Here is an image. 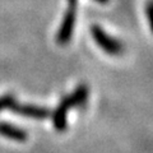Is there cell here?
Listing matches in <instances>:
<instances>
[{
  "label": "cell",
  "instance_id": "cell-8",
  "mask_svg": "<svg viewBox=\"0 0 153 153\" xmlns=\"http://www.w3.org/2000/svg\"><path fill=\"white\" fill-rule=\"evenodd\" d=\"M68 9L69 10H76V0H68Z\"/></svg>",
  "mask_w": 153,
  "mask_h": 153
},
{
  "label": "cell",
  "instance_id": "cell-9",
  "mask_svg": "<svg viewBox=\"0 0 153 153\" xmlns=\"http://www.w3.org/2000/svg\"><path fill=\"white\" fill-rule=\"evenodd\" d=\"M94 1H97V3H100V4H107L108 0H94Z\"/></svg>",
  "mask_w": 153,
  "mask_h": 153
},
{
  "label": "cell",
  "instance_id": "cell-2",
  "mask_svg": "<svg viewBox=\"0 0 153 153\" xmlns=\"http://www.w3.org/2000/svg\"><path fill=\"white\" fill-rule=\"evenodd\" d=\"M10 110L21 116L25 117H31V119H37V120H44L51 116V111L47 107L38 106V105H31V103H19L16 101L13 103Z\"/></svg>",
  "mask_w": 153,
  "mask_h": 153
},
{
  "label": "cell",
  "instance_id": "cell-1",
  "mask_svg": "<svg viewBox=\"0 0 153 153\" xmlns=\"http://www.w3.org/2000/svg\"><path fill=\"white\" fill-rule=\"evenodd\" d=\"M91 33L94 38L96 44H97L101 49L108 55L112 56H119L124 52V44L119 41L117 38L110 36L108 33L105 32L102 27L94 25L91 27Z\"/></svg>",
  "mask_w": 153,
  "mask_h": 153
},
{
  "label": "cell",
  "instance_id": "cell-7",
  "mask_svg": "<svg viewBox=\"0 0 153 153\" xmlns=\"http://www.w3.org/2000/svg\"><path fill=\"white\" fill-rule=\"evenodd\" d=\"M16 101L17 100L14 97V94L12 93H5V94L0 96V112L4 111V110H10V107L13 106V103Z\"/></svg>",
  "mask_w": 153,
  "mask_h": 153
},
{
  "label": "cell",
  "instance_id": "cell-4",
  "mask_svg": "<svg viewBox=\"0 0 153 153\" xmlns=\"http://www.w3.org/2000/svg\"><path fill=\"white\" fill-rule=\"evenodd\" d=\"M70 108H71V105H70L68 94H66L61 98V101L59 102V105L56 106L54 111H51L52 124H54V128L57 131H64L66 129V125H68L66 116H68V111Z\"/></svg>",
  "mask_w": 153,
  "mask_h": 153
},
{
  "label": "cell",
  "instance_id": "cell-5",
  "mask_svg": "<svg viewBox=\"0 0 153 153\" xmlns=\"http://www.w3.org/2000/svg\"><path fill=\"white\" fill-rule=\"evenodd\" d=\"M0 135L16 142H25L28 138V134L25 129L9 124L7 121H0Z\"/></svg>",
  "mask_w": 153,
  "mask_h": 153
},
{
  "label": "cell",
  "instance_id": "cell-6",
  "mask_svg": "<svg viewBox=\"0 0 153 153\" xmlns=\"http://www.w3.org/2000/svg\"><path fill=\"white\" fill-rule=\"evenodd\" d=\"M88 96H89L88 85L87 84H79L78 87L73 91V93L68 94L71 108L84 106L85 102H87V100H88Z\"/></svg>",
  "mask_w": 153,
  "mask_h": 153
},
{
  "label": "cell",
  "instance_id": "cell-3",
  "mask_svg": "<svg viewBox=\"0 0 153 153\" xmlns=\"http://www.w3.org/2000/svg\"><path fill=\"white\" fill-rule=\"evenodd\" d=\"M75 19H76V10H69V9H66L63 22H61L60 28L56 35V42L59 45L65 46L70 42L71 37H73L74 27H75Z\"/></svg>",
  "mask_w": 153,
  "mask_h": 153
}]
</instances>
